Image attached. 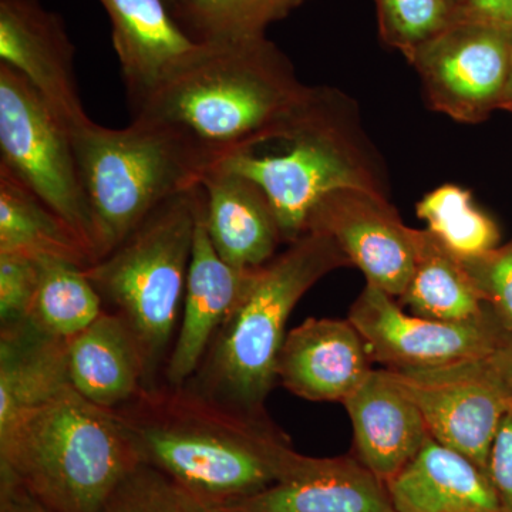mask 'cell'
I'll return each instance as SVG.
<instances>
[{
    "label": "cell",
    "mask_w": 512,
    "mask_h": 512,
    "mask_svg": "<svg viewBox=\"0 0 512 512\" xmlns=\"http://www.w3.org/2000/svg\"><path fill=\"white\" fill-rule=\"evenodd\" d=\"M114 412L141 463L218 507L261 493L305 457L268 413L239 409L188 383L144 387Z\"/></svg>",
    "instance_id": "cell-1"
},
{
    "label": "cell",
    "mask_w": 512,
    "mask_h": 512,
    "mask_svg": "<svg viewBox=\"0 0 512 512\" xmlns=\"http://www.w3.org/2000/svg\"><path fill=\"white\" fill-rule=\"evenodd\" d=\"M309 92L266 36L201 43L131 116L171 128L212 167L281 138Z\"/></svg>",
    "instance_id": "cell-2"
},
{
    "label": "cell",
    "mask_w": 512,
    "mask_h": 512,
    "mask_svg": "<svg viewBox=\"0 0 512 512\" xmlns=\"http://www.w3.org/2000/svg\"><path fill=\"white\" fill-rule=\"evenodd\" d=\"M140 464L116 412L73 387L0 429V471L55 512H104Z\"/></svg>",
    "instance_id": "cell-3"
},
{
    "label": "cell",
    "mask_w": 512,
    "mask_h": 512,
    "mask_svg": "<svg viewBox=\"0 0 512 512\" xmlns=\"http://www.w3.org/2000/svg\"><path fill=\"white\" fill-rule=\"evenodd\" d=\"M279 151H245L215 165L248 177L274 208L284 244L306 234L313 208L330 192L357 188L387 195L382 165L339 90L311 87L281 138ZM214 167V165H212Z\"/></svg>",
    "instance_id": "cell-4"
},
{
    "label": "cell",
    "mask_w": 512,
    "mask_h": 512,
    "mask_svg": "<svg viewBox=\"0 0 512 512\" xmlns=\"http://www.w3.org/2000/svg\"><path fill=\"white\" fill-rule=\"evenodd\" d=\"M346 266L342 249L322 232H306L289 244L256 269L187 383L239 409L266 412L293 309L320 279Z\"/></svg>",
    "instance_id": "cell-5"
},
{
    "label": "cell",
    "mask_w": 512,
    "mask_h": 512,
    "mask_svg": "<svg viewBox=\"0 0 512 512\" xmlns=\"http://www.w3.org/2000/svg\"><path fill=\"white\" fill-rule=\"evenodd\" d=\"M94 228L96 262L119 247L158 205L201 185L211 167L171 128L131 120L114 130L89 121L72 131Z\"/></svg>",
    "instance_id": "cell-6"
},
{
    "label": "cell",
    "mask_w": 512,
    "mask_h": 512,
    "mask_svg": "<svg viewBox=\"0 0 512 512\" xmlns=\"http://www.w3.org/2000/svg\"><path fill=\"white\" fill-rule=\"evenodd\" d=\"M202 200L198 185L163 202L119 247L84 269L104 309L137 336L148 387L160 383L173 348Z\"/></svg>",
    "instance_id": "cell-7"
},
{
    "label": "cell",
    "mask_w": 512,
    "mask_h": 512,
    "mask_svg": "<svg viewBox=\"0 0 512 512\" xmlns=\"http://www.w3.org/2000/svg\"><path fill=\"white\" fill-rule=\"evenodd\" d=\"M0 164L62 218L89 249L94 228L72 131L15 69L0 63Z\"/></svg>",
    "instance_id": "cell-8"
},
{
    "label": "cell",
    "mask_w": 512,
    "mask_h": 512,
    "mask_svg": "<svg viewBox=\"0 0 512 512\" xmlns=\"http://www.w3.org/2000/svg\"><path fill=\"white\" fill-rule=\"evenodd\" d=\"M511 52V32L458 13L443 32L404 57L419 74L431 109L478 124L500 110Z\"/></svg>",
    "instance_id": "cell-9"
},
{
    "label": "cell",
    "mask_w": 512,
    "mask_h": 512,
    "mask_svg": "<svg viewBox=\"0 0 512 512\" xmlns=\"http://www.w3.org/2000/svg\"><path fill=\"white\" fill-rule=\"evenodd\" d=\"M419 407L430 436L487 473L498 427L512 396L491 357L424 369H389Z\"/></svg>",
    "instance_id": "cell-10"
},
{
    "label": "cell",
    "mask_w": 512,
    "mask_h": 512,
    "mask_svg": "<svg viewBox=\"0 0 512 512\" xmlns=\"http://www.w3.org/2000/svg\"><path fill=\"white\" fill-rule=\"evenodd\" d=\"M392 295L370 284L348 319L384 369H424L493 355L505 332L493 313L470 322H443L404 311Z\"/></svg>",
    "instance_id": "cell-11"
},
{
    "label": "cell",
    "mask_w": 512,
    "mask_h": 512,
    "mask_svg": "<svg viewBox=\"0 0 512 512\" xmlns=\"http://www.w3.org/2000/svg\"><path fill=\"white\" fill-rule=\"evenodd\" d=\"M309 231L332 238L367 284L396 299L402 295L412 276L416 228L403 224L387 195L357 188L330 192L313 208Z\"/></svg>",
    "instance_id": "cell-12"
},
{
    "label": "cell",
    "mask_w": 512,
    "mask_h": 512,
    "mask_svg": "<svg viewBox=\"0 0 512 512\" xmlns=\"http://www.w3.org/2000/svg\"><path fill=\"white\" fill-rule=\"evenodd\" d=\"M74 59L62 16L40 0H0V63L22 74L70 131L92 121L80 97Z\"/></svg>",
    "instance_id": "cell-13"
},
{
    "label": "cell",
    "mask_w": 512,
    "mask_h": 512,
    "mask_svg": "<svg viewBox=\"0 0 512 512\" xmlns=\"http://www.w3.org/2000/svg\"><path fill=\"white\" fill-rule=\"evenodd\" d=\"M204 207L205 197L195 227L180 322L163 372L164 383L170 386L190 382L256 271L234 268L217 254L205 228Z\"/></svg>",
    "instance_id": "cell-14"
},
{
    "label": "cell",
    "mask_w": 512,
    "mask_h": 512,
    "mask_svg": "<svg viewBox=\"0 0 512 512\" xmlns=\"http://www.w3.org/2000/svg\"><path fill=\"white\" fill-rule=\"evenodd\" d=\"M372 357L349 319L309 318L289 330L276 380L309 402H345L372 372Z\"/></svg>",
    "instance_id": "cell-15"
},
{
    "label": "cell",
    "mask_w": 512,
    "mask_h": 512,
    "mask_svg": "<svg viewBox=\"0 0 512 512\" xmlns=\"http://www.w3.org/2000/svg\"><path fill=\"white\" fill-rule=\"evenodd\" d=\"M343 404L352 421L356 460L384 484L430 437L419 407L384 367L373 369Z\"/></svg>",
    "instance_id": "cell-16"
},
{
    "label": "cell",
    "mask_w": 512,
    "mask_h": 512,
    "mask_svg": "<svg viewBox=\"0 0 512 512\" xmlns=\"http://www.w3.org/2000/svg\"><path fill=\"white\" fill-rule=\"evenodd\" d=\"M111 20V37L131 109L198 49L165 0H99Z\"/></svg>",
    "instance_id": "cell-17"
},
{
    "label": "cell",
    "mask_w": 512,
    "mask_h": 512,
    "mask_svg": "<svg viewBox=\"0 0 512 512\" xmlns=\"http://www.w3.org/2000/svg\"><path fill=\"white\" fill-rule=\"evenodd\" d=\"M231 512H397L386 484L355 458L303 457L288 476Z\"/></svg>",
    "instance_id": "cell-18"
},
{
    "label": "cell",
    "mask_w": 512,
    "mask_h": 512,
    "mask_svg": "<svg viewBox=\"0 0 512 512\" xmlns=\"http://www.w3.org/2000/svg\"><path fill=\"white\" fill-rule=\"evenodd\" d=\"M201 187L205 228L217 254L242 271L272 261L284 241L274 208L262 188L221 165L208 168Z\"/></svg>",
    "instance_id": "cell-19"
},
{
    "label": "cell",
    "mask_w": 512,
    "mask_h": 512,
    "mask_svg": "<svg viewBox=\"0 0 512 512\" xmlns=\"http://www.w3.org/2000/svg\"><path fill=\"white\" fill-rule=\"evenodd\" d=\"M67 362L73 389L103 409H120L148 387L146 357L137 336L126 320L106 309L67 340Z\"/></svg>",
    "instance_id": "cell-20"
},
{
    "label": "cell",
    "mask_w": 512,
    "mask_h": 512,
    "mask_svg": "<svg viewBox=\"0 0 512 512\" xmlns=\"http://www.w3.org/2000/svg\"><path fill=\"white\" fill-rule=\"evenodd\" d=\"M386 487L397 512H503L483 468L431 436Z\"/></svg>",
    "instance_id": "cell-21"
},
{
    "label": "cell",
    "mask_w": 512,
    "mask_h": 512,
    "mask_svg": "<svg viewBox=\"0 0 512 512\" xmlns=\"http://www.w3.org/2000/svg\"><path fill=\"white\" fill-rule=\"evenodd\" d=\"M69 387L67 339L29 319L0 326V429Z\"/></svg>",
    "instance_id": "cell-22"
},
{
    "label": "cell",
    "mask_w": 512,
    "mask_h": 512,
    "mask_svg": "<svg viewBox=\"0 0 512 512\" xmlns=\"http://www.w3.org/2000/svg\"><path fill=\"white\" fill-rule=\"evenodd\" d=\"M399 303L407 312L443 322H470L490 315L463 259L429 229H416L412 276Z\"/></svg>",
    "instance_id": "cell-23"
},
{
    "label": "cell",
    "mask_w": 512,
    "mask_h": 512,
    "mask_svg": "<svg viewBox=\"0 0 512 512\" xmlns=\"http://www.w3.org/2000/svg\"><path fill=\"white\" fill-rule=\"evenodd\" d=\"M0 254L56 259L80 268L94 264L89 249L72 228L3 164H0Z\"/></svg>",
    "instance_id": "cell-24"
},
{
    "label": "cell",
    "mask_w": 512,
    "mask_h": 512,
    "mask_svg": "<svg viewBox=\"0 0 512 512\" xmlns=\"http://www.w3.org/2000/svg\"><path fill=\"white\" fill-rule=\"evenodd\" d=\"M40 275L29 320L57 338H73L104 312L103 301L80 266L39 259Z\"/></svg>",
    "instance_id": "cell-25"
},
{
    "label": "cell",
    "mask_w": 512,
    "mask_h": 512,
    "mask_svg": "<svg viewBox=\"0 0 512 512\" xmlns=\"http://www.w3.org/2000/svg\"><path fill=\"white\" fill-rule=\"evenodd\" d=\"M308 0H187L171 10L178 25L198 43L265 36L266 29Z\"/></svg>",
    "instance_id": "cell-26"
},
{
    "label": "cell",
    "mask_w": 512,
    "mask_h": 512,
    "mask_svg": "<svg viewBox=\"0 0 512 512\" xmlns=\"http://www.w3.org/2000/svg\"><path fill=\"white\" fill-rule=\"evenodd\" d=\"M416 212L431 234L458 258H476L500 244L497 224L477 207L466 188L441 185L424 195Z\"/></svg>",
    "instance_id": "cell-27"
},
{
    "label": "cell",
    "mask_w": 512,
    "mask_h": 512,
    "mask_svg": "<svg viewBox=\"0 0 512 512\" xmlns=\"http://www.w3.org/2000/svg\"><path fill=\"white\" fill-rule=\"evenodd\" d=\"M382 39L404 55L457 19V0H375Z\"/></svg>",
    "instance_id": "cell-28"
},
{
    "label": "cell",
    "mask_w": 512,
    "mask_h": 512,
    "mask_svg": "<svg viewBox=\"0 0 512 512\" xmlns=\"http://www.w3.org/2000/svg\"><path fill=\"white\" fill-rule=\"evenodd\" d=\"M463 262L495 320L505 332L512 333V238Z\"/></svg>",
    "instance_id": "cell-29"
},
{
    "label": "cell",
    "mask_w": 512,
    "mask_h": 512,
    "mask_svg": "<svg viewBox=\"0 0 512 512\" xmlns=\"http://www.w3.org/2000/svg\"><path fill=\"white\" fill-rule=\"evenodd\" d=\"M104 512H187L180 488L156 468L140 464L121 483Z\"/></svg>",
    "instance_id": "cell-30"
},
{
    "label": "cell",
    "mask_w": 512,
    "mask_h": 512,
    "mask_svg": "<svg viewBox=\"0 0 512 512\" xmlns=\"http://www.w3.org/2000/svg\"><path fill=\"white\" fill-rule=\"evenodd\" d=\"M39 275V259L0 254V326L29 318Z\"/></svg>",
    "instance_id": "cell-31"
},
{
    "label": "cell",
    "mask_w": 512,
    "mask_h": 512,
    "mask_svg": "<svg viewBox=\"0 0 512 512\" xmlns=\"http://www.w3.org/2000/svg\"><path fill=\"white\" fill-rule=\"evenodd\" d=\"M487 474L503 512H512V407L501 421L491 444Z\"/></svg>",
    "instance_id": "cell-32"
},
{
    "label": "cell",
    "mask_w": 512,
    "mask_h": 512,
    "mask_svg": "<svg viewBox=\"0 0 512 512\" xmlns=\"http://www.w3.org/2000/svg\"><path fill=\"white\" fill-rule=\"evenodd\" d=\"M458 13L512 33V0H463Z\"/></svg>",
    "instance_id": "cell-33"
},
{
    "label": "cell",
    "mask_w": 512,
    "mask_h": 512,
    "mask_svg": "<svg viewBox=\"0 0 512 512\" xmlns=\"http://www.w3.org/2000/svg\"><path fill=\"white\" fill-rule=\"evenodd\" d=\"M0 512H55L37 500L25 485L0 471Z\"/></svg>",
    "instance_id": "cell-34"
},
{
    "label": "cell",
    "mask_w": 512,
    "mask_h": 512,
    "mask_svg": "<svg viewBox=\"0 0 512 512\" xmlns=\"http://www.w3.org/2000/svg\"><path fill=\"white\" fill-rule=\"evenodd\" d=\"M490 357L495 369H497L498 375L503 379L508 392L512 396V333H508L505 336L503 343L498 346L497 350Z\"/></svg>",
    "instance_id": "cell-35"
},
{
    "label": "cell",
    "mask_w": 512,
    "mask_h": 512,
    "mask_svg": "<svg viewBox=\"0 0 512 512\" xmlns=\"http://www.w3.org/2000/svg\"><path fill=\"white\" fill-rule=\"evenodd\" d=\"M181 495H183L185 510H187V512H231L227 510V508L218 507V505L207 504L204 503V501L197 500V498L185 494L184 491H181Z\"/></svg>",
    "instance_id": "cell-36"
},
{
    "label": "cell",
    "mask_w": 512,
    "mask_h": 512,
    "mask_svg": "<svg viewBox=\"0 0 512 512\" xmlns=\"http://www.w3.org/2000/svg\"><path fill=\"white\" fill-rule=\"evenodd\" d=\"M500 110L511 111V113H512V52H511L510 73H508L507 84H505L503 99H501V103H500Z\"/></svg>",
    "instance_id": "cell-37"
},
{
    "label": "cell",
    "mask_w": 512,
    "mask_h": 512,
    "mask_svg": "<svg viewBox=\"0 0 512 512\" xmlns=\"http://www.w3.org/2000/svg\"><path fill=\"white\" fill-rule=\"evenodd\" d=\"M167 2V5L170 6V9L173 10L174 8H177V6H180L181 3L187 2V0H165Z\"/></svg>",
    "instance_id": "cell-38"
},
{
    "label": "cell",
    "mask_w": 512,
    "mask_h": 512,
    "mask_svg": "<svg viewBox=\"0 0 512 512\" xmlns=\"http://www.w3.org/2000/svg\"><path fill=\"white\" fill-rule=\"evenodd\" d=\"M457 2H458V3H461V2H463V0H457Z\"/></svg>",
    "instance_id": "cell-39"
}]
</instances>
